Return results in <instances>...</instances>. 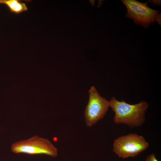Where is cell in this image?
Wrapping results in <instances>:
<instances>
[{"label":"cell","instance_id":"obj_2","mask_svg":"<svg viewBox=\"0 0 161 161\" xmlns=\"http://www.w3.org/2000/svg\"><path fill=\"white\" fill-rule=\"evenodd\" d=\"M11 149L16 154H45L54 157L58 154L57 148L49 140L37 135L13 143Z\"/></svg>","mask_w":161,"mask_h":161},{"label":"cell","instance_id":"obj_5","mask_svg":"<svg viewBox=\"0 0 161 161\" xmlns=\"http://www.w3.org/2000/svg\"><path fill=\"white\" fill-rule=\"evenodd\" d=\"M122 2L127 9L126 16L132 19L138 25L145 28L153 24L159 11L153 9L147 6V3L141 2L134 0H123Z\"/></svg>","mask_w":161,"mask_h":161},{"label":"cell","instance_id":"obj_8","mask_svg":"<svg viewBox=\"0 0 161 161\" xmlns=\"http://www.w3.org/2000/svg\"><path fill=\"white\" fill-rule=\"evenodd\" d=\"M156 21L160 24L161 25V13L158 14L156 18Z\"/></svg>","mask_w":161,"mask_h":161},{"label":"cell","instance_id":"obj_4","mask_svg":"<svg viewBox=\"0 0 161 161\" xmlns=\"http://www.w3.org/2000/svg\"><path fill=\"white\" fill-rule=\"evenodd\" d=\"M89 100L84 111L86 126L91 127L102 119L107 112L109 101L101 97L95 87L92 86L89 90Z\"/></svg>","mask_w":161,"mask_h":161},{"label":"cell","instance_id":"obj_6","mask_svg":"<svg viewBox=\"0 0 161 161\" xmlns=\"http://www.w3.org/2000/svg\"><path fill=\"white\" fill-rule=\"evenodd\" d=\"M0 4H5L11 12L16 14L20 13L27 10L26 4L18 0H1Z\"/></svg>","mask_w":161,"mask_h":161},{"label":"cell","instance_id":"obj_1","mask_svg":"<svg viewBox=\"0 0 161 161\" xmlns=\"http://www.w3.org/2000/svg\"><path fill=\"white\" fill-rule=\"evenodd\" d=\"M109 101L110 107L115 114V124H123L134 128L141 126L145 122V114L149 106L146 101L131 104L124 100L118 101L114 97Z\"/></svg>","mask_w":161,"mask_h":161},{"label":"cell","instance_id":"obj_7","mask_svg":"<svg viewBox=\"0 0 161 161\" xmlns=\"http://www.w3.org/2000/svg\"><path fill=\"white\" fill-rule=\"evenodd\" d=\"M145 161H159L156 158L155 155L152 153L146 158Z\"/></svg>","mask_w":161,"mask_h":161},{"label":"cell","instance_id":"obj_9","mask_svg":"<svg viewBox=\"0 0 161 161\" xmlns=\"http://www.w3.org/2000/svg\"><path fill=\"white\" fill-rule=\"evenodd\" d=\"M1 1V0H0V3Z\"/></svg>","mask_w":161,"mask_h":161},{"label":"cell","instance_id":"obj_3","mask_svg":"<svg viewBox=\"0 0 161 161\" xmlns=\"http://www.w3.org/2000/svg\"><path fill=\"white\" fill-rule=\"evenodd\" d=\"M149 145L144 137L135 133H130L115 139L113 151L119 158L134 157L146 150Z\"/></svg>","mask_w":161,"mask_h":161}]
</instances>
